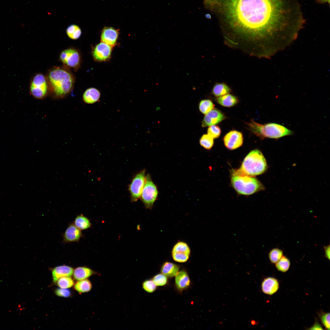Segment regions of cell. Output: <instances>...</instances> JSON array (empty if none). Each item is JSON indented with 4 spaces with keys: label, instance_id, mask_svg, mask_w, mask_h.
Listing matches in <instances>:
<instances>
[{
    "label": "cell",
    "instance_id": "obj_25",
    "mask_svg": "<svg viewBox=\"0 0 330 330\" xmlns=\"http://www.w3.org/2000/svg\"><path fill=\"white\" fill-rule=\"evenodd\" d=\"M66 33L70 38L75 40L79 38L82 34L81 30L77 25L72 24L69 26L66 30Z\"/></svg>",
    "mask_w": 330,
    "mask_h": 330
},
{
    "label": "cell",
    "instance_id": "obj_39",
    "mask_svg": "<svg viewBox=\"0 0 330 330\" xmlns=\"http://www.w3.org/2000/svg\"><path fill=\"white\" fill-rule=\"evenodd\" d=\"M330 245L324 246V257L330 260Z\"/></svg>",
    "mask_w": 330,
    "mask_h": 330
},
{
    "label": "cell",
    "instance_id": "obj_19",
    "mask_svg": "<svg viewBox=\"0 0 330 330\" xmlns=\"http://www.w3.org/2000/svg\"><path fill=\"white\" fill-rule=\"evenodd\" d=\"M179 266L169 262H164L162 265L160 271L162 273L169 278L176 276L179 271Z\"/></svg>",
    "mask_w": 330,
    "mask_h": 330
},
{
    "label": "cell",
    "instance_id": "obj_24",
    "mask_svg": "<svg viewBox=\"0 0 330 330\" xmlns=\"http://www.w3.org/2000/svg\"><path fill=\"white\" fill-rule=\"evenodd\" d=\"M92 287L91 281L86 279L77 281L75 284L74 287L78 292L82 293L90 291Z\"/></svg>",
    "mask_w": 330,
    "mask_h": 330
},
{
    "label": "cell",
    "instance_id": "obj_15",
    "mask_svg": "<svg viewBox=\"0 0 330 330\" xmlns=\"http://www.w3.org/2000/svg\"><path fill=\"white\" fill-rule=\"evenodd\" d=\"M261 287L262 291L264 293L272 295L276 293L279 289V282L274 277H268L263 280Z\"/></svg>",
    "mask_w": 330,
    "mask_h": 330
},
{
    "label": "cell",
    "instance_id": "obj_29",
    "mask_svg": "<svg viewBox=\"0 0 330 330\" xmlns=\"http://www.w3.org/2000/svg\"><path fill=\"white\" fill-rule=\"evenodd\" d=\"M175 252L185 253L190 255V250L186 243L180 241L177 243L173 248L172 252Z\"/></svg>",
    "mask_w": 330,
    "mask_h": 330
},
{
    "label": "cell",
    "instance_id": "obj_12",
    "mask_svg": "<svg viewBox=\"0 0 330 330\" xmlns=\"http://www.w3.org/2000/svg\"><path fill=\"white\" fill-rule=\"evenodd\" d=\"M62 242L64 243L78 242L83 236L81 230L73 223H70L62 234Z\"/></svg>",
    "mask_w": 330,
    "mask_h": 330
},
{
    "label": "cell",
    "instance_id": "obj_42",
    "mask_svg": "<svg viewBox=\"0 0 330 330\" xmlns=\"http://www.w3.org/2000/svg\"><path fill=\"white\" fill-rule=\"evenodd\" d=\"M266 58H268V57H266Z\"/></svg>",
    "mask_w": 330,
    "mask_h": 330
},
{
    "label": "cell",
    "instance_id": "obj_9",
    "mask_svg": "<svg viewBox=\"0 0 330 330\" xmlns=\"http://www.w3.org/2000/svg\"><path fill=\"white\" fill-rule=\"evenodd\" d=\"M112 47L101 42L93 48L92 54L94 59L98 62L105 61L109 60L111 56Z\"/></svg>",
    "mask_w": 330,
    "mask_h": 330
},
{
    "label": "cell",
    "instance_id": "obj_22",
    "mask_svg": "<svg viewBox=\"0 0 330 330\" xmlns=\"http://www.w3.org/2000/svg\"><path fill=\"white\" fill-rule=\"evenodd\" d=\"M231 91L230 88L223 83H217L213 87L212 93L216 97H220L228 94Z\"/></svg>",
    "mask_w": 330,
    "mask_h": 330
},
{
    "label": "cell",
    "instance_id": "obj_5",
    "mask_svg": "<svg viewBox=\"0 0 330 330\" xmlns=\"http://www.w3.org/2000/svg\"><path fill=\"white\" fill-rule=\"evenodd\" d=\"M267 167L266 159L258 149L251 151L245 157L239 170L243 173L254 176L264 173Z\"/></svg>",
    "mask_w": 330,
    "mask_h": 330
},
{
    "label": "cell",
    "instance_id": "obj_10",
    "mask_svg": "<svg viewBox=\"0 0 330 330\" xmlns=\"http://www.w3.org/2000/svg\"><path fill=\"white\" fill-rule=\"evenodd\" d=\"M61 61L68 66L75 68L80 62V56L78 51L73 48H69L63 50L60 56Z\"/></svg>",
    "mask_w": 330,
    "mask_h": 330
},
{
    "label": "cell",
    "instance_id": "obj_23",
    "mask_svg": "<svg viewBox=\"0 0 330 330\" xmlns=\"http://www.w3.org/2000/svg\"><path fill=\"white\" fill-rule=\"evenodd\" d=\"M73 223L77 228L81 230L88 229L91 226L90 220L82 214L76 216Z\"/></svg>",
    "mask_w": 330,
    "mask_h": 330
},
{
    "label": "cell",
    "instance_id": "obj_13",
    "mask_svg": "<svg viewBox=\"0 0 330 330\" xmlns=\"http://www.w3.org/2000/svg\"><path fill=\"white\" fill-rule=\"evenodd\" d=\"M119 31L111 27H105L103 29L101 35V42L112 47L116 44L118 38Z\"/></svg>",
    "mask_w": 330,
    "mask_h": 330
},
{
    "label": "cell",
    "instance_id": "obj_30",
    "mask_svg": "<svg viewBox=\"0 0 330 330\" xmlns=\"http://www.w3.org/2000/svg\"><path fill=\"white\" fill-rule=\"evenodd\" d=\"M60 288H68L72 287L74 284L73 280L70 277H64L59 278L56 282Z\"/></svg>",
    "mask_w": 330,
    "mask_h": 330
},
{
    "label": "cell",
    "instance_id": "obj_4",
    "mask_svg": "<svg viewBox=\"0 0 330 330\" xmlns=\"http://www.w3.org/2000/svg\"><path fill=\"white\" fill-rule=\"evenodd\" d=\"M247 124L250 130L261 139L268 138L278 139L286 136L292 135L293 134L292 130L276 123H269L263 125L252 120L250 123Z\"/></svg>",
    "mask_w": 330,
    "mask_h": 330
},
{
    "label": "cell",
    "instance_id": "obj_8",
    "mask_svg": "<svg viewBox=\"0 0 330 330\" xmlns=\"http://www.w3.org/2000/svg\"><path fill=\"white\" fill-rule=\"evenodd\" d=\"M145 172L143 170L136 174L129 186V189L132 201H137L141 197L145 181Z\"/></svg>",
    "mask_w": 330,
    "mask_h": 330
},
{
    "label": "cell",
    "instance_id": "obj_36",
    "mask_svg": "<svg viewBox=\"0 0 330 330\" xmlns=\"http://www.w3.org/2000/svg\"><path fill=\"white\" fill-rule=\"evenodd\" d=\"M320 320L324 327L328 330H330V313L321 312L319 314Z\"/></svg>",
    "mask_w": 330,
    "mask_h": 330
},
{
    "label": "cell",
    "instance_id": "obj_6",
    "mask_svg": "<svg viewBox=\"0 0 330 330\" xmlns=\"http://www.w3.org/2000/svg\"><path fill=\"white\" fill-rule=\"evenodd\" d=\"M158 194L157 187L150 176H146L145 184L141 196V200L146 207L151 208L156 200Z\"/></svg>",
    "mask_w": 330,
    "mask_h": 330
},
{
    "label": "cell",
    "instance_id": "obj_32",
    "mask_svg": "<svg viewBox=\"0 0 330 330\" xmlns=\"http://www.w3.org/2000/svg\"><path fill=\"white\" fill-rule=\"evenodd\" d=\"M167 277L161 273L154 276L152 280L156 286H161L165 285L167 283Z\"/></svg>",
    "mask_w": 330,
    "mask_h": 330
},
{
    "label": "cell",
    "instance_id": "obj_2",
    "mask_svg": "<svg viewBox=\"0 0 330 330\" xmlns=\"http://www.w3.org/2000/svg\"><path fill=\"white\" fill-rule=\"evenodd\" d=\"M48 79L53 92L59 98L69 93L73 85V76L62 68H56L52 70L48 74Z\"/></svg>",
    "mask_w": 330,
    "mask_h": 330
},
{
    "label": "cell",
    "instance_id": "obj_16",
    "mask_svg": "<svg viewBox=\"0 0 330 330\" xmlns=\"http://www.w3.org/2000/svg\"><path fill=\"white\" fill-rule=\"evenodd\" d=\"M175 277V285L178 290L182 291L190 286L191 281L188 274L185 270H183L178 271Z\"/></svg>",
    "mask_w": 330,
    "mask_h": 330
},
{
    "label": "cell",
    "instance_id": "obj_31",
    "mask_svg": "<svg viewBox=\"0 0 330 330\" xmlns=\"http://www.w3.org/2000/svg\"><path fill=\"white\" fill-rule=\"evenodd\" d=\"M213 139L208 134H205L200 138V143L201 145L205 148L210 149L213 145Z\"/></svg>",
    "mask_w": 330,
    "mask_h": 330
},
{
    "label": "cell",
    "instance_id": "obj_35",
    "mask_svg": "<svg viewBox=\"0 0 330 330\" xmlns=\"http://www.w3.org/2000/svg\"><path fill=\"white\" fill-rule=\"evenodd\" d=\"M221 129L218 126L213 125L209 126L207 129V134L213 139L218 138L220 135Z\"/></svg>",
    "mask_w": 330,
    "mask_h": 330
},
{
    "label": "cell",
    "instance_id": "obj_21",
    "mask_svg": "<svg viewBox=\"0 0 330 330\" xmlns=\"http://www.w3.org/2000/svg\"><path fill=\"white\" fill-rule=\"evenodd\" d=\"M217 102L224 107H231L234 106L238 102L237 98L235 96L227 94L218 97L216 99Z\"/></svg>",
    "mask_w": 330,
    "mask_h": 330
},
{
    "label": "cell",
    "instance_id": "obj_38",
    "mask_svg": "<svg viewBox=\"0 0 330 330\" xmlns=\"http://www.w3.org/2000/svg\"><path fill=\"white\" fill-rule=\"evenodd\" d=\"M308 329L310 330H323L322 326L317 321H316L313 325Z\"/></svg>",
    "mask_w": 330,
    "mask_h": 330
},
{
    "label": "cell",
    "instance_id": "obj_7",
    "mask_svg": "<svg viewBox=\"0 0 330 330\" xmlns=\"http://www.w3.org/2000/svg\"><path fill=\"white\" fill-rule=\"evenodd\" d=\"M47 91V83L44 76L41 74L35 75L30 85V91L31 95L36 99H42L46 97Z\"/></svg>",
    "mask_w": 330,
    "mask_h": 330
},
{
    "label": "cell",
    "instance_id": "obj_28",
    "mask_svg": "<svg viewBox=\"0 0 330 330\" xmlns=\"http://www.w3.org/2000/svg\"><path fill=\"white\" fill-rule=\"evenodd\" d=\"M214 106L211 100L208 99L204 100L200 102L199 108L202 113L206 114L214 109Z\"/></svg>",
    "mask_w": 330,
    "mask_h": 330
},
{
    "label": "cell",
    "instance_id": "obj_26",
    "mask_svg": "<svg viewBox=\"0 0 330 330\" xmlns=\"http://www.w3.org/2000/svg\"><path fill=\"white\" fill-rule=\"evenodd\" d=\"M291 265L289 259L286 256H283L275 263L277 269L282 272H285L289 270Z\"/></svg>",
    "mask_w": 330,
    "mask_h": 330
},
{
    "label": "cell",
    "instance_id": "obj_14",
    "mask_svg": "<svg viewBox=\"0 0 330 330\" xmlns=\"http://www.w3.org/2000/svg\"><path fill=\"white\" fill-rule=\"evenodd\" d=\"M226 117L219 110L213 109L206 114L202 122L203 127L216 125L225 119Z\"/></svg>",
    "mask_w": 330,
    "mask_h": 330
},
{
    "label": "cell",
    "instance_id": "obj_1",
    "mask_svg": "<svg viewBox=\"0 0 330 330\" xmlns=\"http://www.w3.org/2000/svg\"><path fill=\"white\" fill-rule=\"evenodd\" d=\"M229 6L236 44L254 49L277 47L293 33L299 23L298 0H231Z\"/></svg>",
    "mask_w": 330,
    "mask_h": 330
},
{
    "label": "cell",
    "instance_id": "obj_34",
    "mask_svg": "<svg viewBox=\"0 0 330 330\" xmlns=\"http://www.w3.org/2000/svg\"><path fill=\"white\" fill-rule=\"evenodd\" d=\"M190 255L179 252H172L173 260L177 262L183 263L187 262L189 258Z\"/></svg>",
    "mask_w": 330,
    "mask_h": 330
},
{
    "label": "cell",
    "instance_id": "obj_27",
    "mask_svg": "<svg viewBox=\"0 0 330 330\" xmlns=\"http://www.w3.org/2000/svg\"><path fill=\"white\" fill-rule=\"evenodd\" d=\"M283 256L282 250L278 248H274L272 249L268 254L269 259L272 263L275 264Z\"/></svg>",
    "mask_w": 330,
    "mask_h": 330
},
{
    "label": "cell",
    "instance_id": "obj_37",
    "mask_svg": "<svg viewBox=\"0 0 330 330\" xmlns=\"http://www.w3.org/2000/svg\"><path fill=\"white\" fill-rule=\"evenodd\" d=\"M55 293L58 296L67 298L71 295L70 290L67 288H58L55 291Z\"/></svg>",
    "mask_w": 330,
    "mask_h": 330
},
{
    "label": "cell",
    "instance_id": "obj_11",
    "mask_svg": "<svg viewBox=\"0 0 330 330\" xmlns=\"http://www.w3.org/2000/svg\"><path fill=\"white\" fill-rule=\"evenodd\" d=\"M223 141L225 146L229 150L236 149L241 146L243 138L242 134L236 130L231 131L225 136Z\"/></svg>",
    "mask_w": 330,
    "mask_h": 330
},
{
    "label": "cell",
    "instance_id": "obj_18",
    "mask_svg": "<svg viewBox=\"0 0 330 330\" xmlns=\"http://www.w3.org/2000/svg\"><path fill=\"white\" fill-rule=\"evenodd\" d=\"M73 274L75 279L79 281L86 279L97 273L88 267L80 266L74 270Z\"/></svg>",
    "mask_w": 330,
    "mask_h": 330
},
{
    "label": "cell",
    "instance_id": "obj_41",
    "mask_svg": "<svg viewBox=\"0 0 330 330\" xmlns=\"http://www.w3.org/2000/svg\"><path fill=\"white\" fill-rule=\"evenodd\" d=\"M205 17L208 19H210L211 18V16L210 14L207 13L205 15Z\"/></svg>",
    "mask_w": 330,
    "mask_h": 330
},
{
    "label": "cell",
    "instance_id": "obj_17",
    "mask_svg": "<svg viewBox=\"0 0 330 330\" xmlns=\"http://www.w3.org/2000/svg\"><path fill=\"white\" fill-rule=\"evenodd\" d=\"M74 269L71 267L63 265L53 268L52 273L54 282H56L60 278L64 277H70L73 274Z\"/></svg>",
    "mask_w": 330,
    "mask_h": 330
},
{
    "label": "cell",
    "instance_id": "obj_33",
    "mask_svg": "<svg viewBox=\"0 0 330 330\" xmlns=\"http://www.w3.org/2000/svg\"><path fill=\"white\" fill-rule=\"evenodd\" d=\"M142 288L145 291L148 293H152L156 289V286L151 279L144 280L142 283Z\"/></svg>",
    "mask_w": 330,
    "mask_h": 330
},
{
    "label": "cell",
    "instance_id": "obj_20",
    "mask_svg": "<svg viewBox=\"0 0 330 330\" xmlns=\"http://www.w3.org/2000/svg\"><path fill=\"white\" fill-rule=\"evenodd\" d=\"M100 96V92L97 89L94 88H90L84 92L82 98L85 103L92 104L97 101Z\"/></svg>",
    "mask_w": 330,
    "mask_h": 330
},
{
    "label": "cell",
    "instance_id": "obj_3",
    "mask_svg": "<svg viewBox=\"0 0 330 330\" xmlns=\"http://www.w3.org/2000/svg\"><path fill=\"white\" fill-rule=\"evenodd\" d=\"M231 180L233 188L240 195H251L265 188L256 178L245 174L239 169L233 171Z\"/></svg>",
    "mask_w": 330,
    "mask_h": 330
},
{
    "label": "cell",
    "instance_id": "obj_40",
    "mask_svg": "<svg viewBox=\"0 0 330 330\" xmlns=\"http://www.w3.org/2000/svg\"><path fill=\"white\" fill-rule=\"evenodd\" d=\"M318 2L320 3L328 2L329 4L330 0H317Z\"/></svg>",
    "mask_w": 330,
    "mask_h": 330
}]
</instances>
